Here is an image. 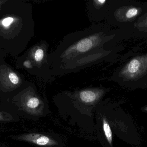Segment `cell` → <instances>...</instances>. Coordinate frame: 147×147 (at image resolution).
Masks as SVG:
<instances>
[{
	"instance_id": "6da1fadb",
	"label": "cell",
	"mask_w": 147,
	"mask_h": 147,
	"mask_svg": "<svg viewBox=\"0 0 147 147\" xmlns=\"http://www.w3.org/2000/svg\"><path fill=\"white\" fill-rule=\"evenodd\" d=\"M109 40L107 28L103 23L65 35L49 54L52 75L55 77L75 73L105 61Z\"/></svg>"
},
{
	"instance_id": "7a4b0ae2",
	"label": "cell",
	"mask_w": 147,
	"mask_h": 147,
	"mask_svg": "<svg viewBox=\"0 0 147 147\" xmlns=\"http://www.w3.org/2000/svg\"><path fill=\"white\" fill-rule=\"evenodd\" d=\"M147 70V56L138 57L132 60L119 73V76L127 79L140 77Z\"/></svg>"
},
{
	"instance_id": "3957f363",
	"label": "cell",
	"mask_w": 147,
	"mask_h": 147,
	"mask_svg": "<svg viewBox=\"0 0 147 147\" xmlns=\"http://www.w3.org/2000/svg\"><path fill=\"white\" fill-rule=\"evenodd\" d=\"M106 0H89L86 3L87 14L90 20L95 22L102 21L107 16V5Z\"/></svg>"
},
{
	"instance_id": "277c9868",
	"label": "cell",
	"mask_w": 147,
	"mask_h": 147,
	"mask_svg": "<svg viewBox=\"0 0 147 147\" xmlns=\"http://www.w3.org/2000/svg\"><path fill=\"white\" fill-rule=\"evenodd\" d=\"M10 137L15 140L28 142L40 146H53L57 144L56 142L53 140L39 134H24L11 135Z\"/></svg>"
},
{
	"instance_id": "5b68a950",
	"label": "cell",
	"mask_w": 147,
	"mask_h": 147,
	"mask_svg": "<svg viewBox=\"0 0 147 147\" xmlns=\"http://www.w3.org/2000/svg\"><path fill=\"white\" fill-rule=\"evenodd\" d=\"M19 121V116L13 110L5 105H0V125Z\"/></svg>"
},
{
	"instance_id": "8992f818",
	"label": "cell",
	"mask_w": 147,
	"mask_h": 147,
	"mask_svg": "<svg viewBox=\"0 0 147 147\" xmlns=\"http://www.w3.org/2000/svg\"><path fill=\"white\" fill-rule=\"evenodd\" d=\"M98 94L94 90L86 89L81 91L79 93V96L82 102L90 103L96 101L98 97Z\"/></svg>"
},
{
	"instance_id": "52a82bcc",
	"label": "cell",
	"mask_w": 147,
	"mask_h": 147,
	"mask_svg": "<svg viewBox=\"0 0 147 147\" xmlns=\"http://www.w3.org/2000/svg\"><path fill=\"white\" fill-rule=\"evenodd\" d=\"M103 127L106 139L110 145L111 146L112 142V131L109 123L105 118L103 120Z\"/></svg>"
},
{
	"instance_id": "ba28073f",
	"label": "cell",
	"mask_w": 147,
	"mask_h": 147,
	"mask_svg": "<svg viewBox=\"0 0 147 147\" xmlns=\"http://www.w3.org/2000/svg\"><path fill=\"white\" fill-rule=\"evenodd\" d=\"M138 10L136 8H132L129 9L126 14V16L128 18H132L138 14Z\"/></svg>"
},
{
	"instance_id": "9c48e42d",
	"label": "cell",
	"mask_w": 147,
	"mask_h": 147,
	"mask_svg": "<svg viewBox=\"0 0 147 147\" xmlns=\"http://www.w3.org/2000/svg\"><path fill=\"white\" fill-rule=\"evenodd\" d=\"M9 78L11 82L14 84H17L19 82V78L13 72H11L9 74Z\"/></svg>"
},
{
	"instance_id": "30bf717a",
	"label": "cell",
	"mask_w": 147,
	"mask_h": 147,
	"mask_svg": "<svg viewBox=\"0 0 147 147\" xmlns=\"http://www.w3.org/2000/svg\"><path fill=\"white\" fill-rule=\"evenodd\" d=\"M13 19L12 17L6 18L3 21V25L4 26H8L13 22Z\"/></svg>"
},
{
	"instance_id": "8fae6325",
	"label": "cell",
	"mask_w": 147,
	"mask_h": 147,
	"mask_svg": "<svg viewBox=\"0 0 147 147\" xmlns=\"http://www.w3.org/2000/svg\"><path fill=\"white\" fill-rule=\"evenodd\" d=\"M144 110L147 112V107H146V108H145L144 109Z\"/></svg>"
}]
</instances>
